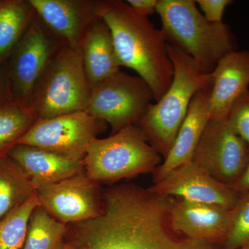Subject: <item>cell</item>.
<instances>
[{
    "instance_id": "1",
    "label": "cell",
    "mask_w": 249,
    "mask_h": 249,
    "mask_svg": "<svg viewBox=\"0 0 249 249\" xmlns=\"http://www.w3.org/2000/svg\"><path fill=\"white\" fill-rule=\"evenodd\" d=\"M170 201L134 185L114 187L105 193L99 215L74 224L67 240L86 249H223L174 231Z\"/></svg>"
},
{
    "instance_id": "2",
    "label": "cell",
    "mask_w": 249,
    "mask_h": 249,
    "mask_svg": "<svg viewBox=\"0 0 249 249\" xmlns=\"http://www.w3.org/2000/svg\"><path fill=\"white\" fill-rule=\"evenodd\" d=\"M98 15L109 27L118 61L151 88L156 102L171 85L173 65L161 29L136 14L126 1L97 0Z\"/></svg>"
},
{
    "instance_id": "3",
    "label": "cell",
    "mask_w": 249,
    "mask_h": 249,
    "mask_svg": "<svg viewBox=\"0 0 249 249\" xmlns=\"http://www.w3.org/2000/svg\"><path fill=\"white\" fill-rule=\"evenodd\" d=\"M156 12L167 44L189 56L201 73H212L224 55L236 50L229 26L210 22L194 0H159Z\"/></svg>"
},
{
    "instance_id": "4",
    "label": "cell",
    "mask_w": 249,
    "mask_h": 249,
    "mask_svg": "<svg viewBox=\"0 0 249 249\" xmlns=\"http://www.w3.org/2000/svg\"><path fill=\"white\" fill-rule=\"evenodd\" d=\"M167 47L173 65V81L138 123L150 145L164 157L173 146L192 99L198 91L213 85L212 73H201L186 54L168 44Z\"/></svg>"
},
{
    "instance_id": "5",
    "label": "cell",
    "mask_w": 249,
    "mask_h": 249,
    "mask_svg": "<svg viewBox=\"0 0 249 249\" xmlns=\"http://www.w3.org/2000/svg\"><path fill=\"white\" fill-rule=\"evenodd\" d=\"M83 162L93 181L113 183L155 170L160 156L142 129L132 124L107 138L94 139Z\"/></svg>"
},
{
    "instance_id": "6",
    "label": "cell",
    "mask_w": 249,
    "mask_h": 249,
    "mask_svg": "<svg viewBox=\"0 0 249 249\" xmlns=\"http://www.w3.org/2000/svg\"><path fill=\"white\" fill-rule=\"evenodd\" d=\"M91 89L79 49L66 45L36 85L33 109L38 119L86 111Z\"/></svg>"
},
{
    "instance_id": "7",
    "label": "cell",
    "mask_w": 249,
    "mask_h": 249,
    "mask_svg": "<svg viewBox=\"0 0 249 249\" xmlns=\"http://www.w3.org/2000/svg\"><path fill=\"white\" fill-rule=\"evenodd\" d=\"M66 45L36 13L7 60L11 102L33 109L36 85L50 62Z\"/></svg>"
},
{
    "instance_id": "8",
    "label": "cell",
    "mask_w": 249,
    "mask_h": 249,
    "mask_svg": "<svg viewBox=\"0 0 249 249\" xmlns=\"http://www.w3.org/2000/svg\"><path fill=\"white\" fill-rule=\"evenodd\" d=\"M153 100V91L145 80L119 71L91 88L86 111L110 124L116 133L138 124Z\"/></svg>"
},
{
    "instance_id": "9",
    "label": "cell",
    "mask_w": 249,
    "mask_h": 249,
    "mask_svg": "<svg viewBox=\"0 0 249 249\" xmlns=\"http://www.w3.org/2000/svg\"><path fill=\"white\" fill-rule=\"evenodd\" d=\"M107 123L86 111L37 119L18 144L45 149L73 160H84L93 141Z\"/></svg>"
},
{
    "instance_id": "10",
    "label": "cell",
    "mask_w": 249,
    "mask_h": 249,
    "mask_svg": "<svg viewBox=\"0 0 249 249\" xmlns=\"http://www.w3.org/2000/svg\"><path fill=\"white\" fill-rule=\"evenodd\" d=\"M249 158L248 145L224 119L209 121L192 160L219 182L233 188Z\"/></svg>"
},
{
    "instance_id": "11",
    "label": "cell",
    "mask_w": 249,
    "mask_h": 249,
    "mask_svg": "<svg viewBox=\"0 0 249 249\" xmlns=\"http://www.w3.org/2000/svg\"><path fill=\"white\" fill-rule=\"evenodd\" d=\"M40 205L51 215L64 224H79L101 213L102 201L98 183L85 169L57 182L36 190Z\"/></svg>"
},
{
    "instance_id": "12",
    "label": "cell",
    "mask_w": 249,
    "mask_h": 249,
    "mask_svg": "<svg viewBox=\"0 0 249 249\" xmlns=\"http://www.w3.org/2000/svg\"><path fill=\"white\" fill-rule=\"evenodd\" d=\"M149 190L160 196L229 209L235 207L240 196L193 160L172 170Z\"/></svg>"
},
{
    "instance_id": "13",
    "label": "cell",
    "mask_w": 249,
    "mask_h": 249,
    "mask_svg": "<svg viewBox=\"0 0 249 249\" xmlns=\"http://www.w3.org/2000/svg\"><path fill=\"white\" fill-rule=\"evenodd\" d=\"M232 209L171 198L169 221L180 235L222 246L227 240Z\"/></svg>"
},
{
    "instance_id": "14",
    "label": "cell",
    "mask_w": 249,
    "mask_h": 249,
    "mask_svg": "<svg viewBox=\"0 0 249 249\" xmlns=\"http://www.w3.org/2000/svg\"><path fill=\"white\" fill-rule=\"evenodd\" d=\"M36 14L65 43L79 49L87 30L99 16L97 0H29Z\"/></svg>"
},
{
    "instance_id": "15",
    "label": "cell",
    "mask_w": 249,
    "mask_h": 249,
    "mask_svg": "<svg viewBox=\"0 0 249 249\" xmlns=\"http://www.w3.org/2000/svg\"><path fill=\"white\" fill-rule=\"evenodd\" d=\"M212 75L211 120H224L236 100L249 89V52H229L218 62Z\"/></svg>"
},
{
    "instance_id": "16",
    "label": "cell",
    "mask_w": 249,
    "mask_h": 249,
    "mask_svg": "<svg viewBox=\"0 0 249 249\" xmlns=\"http://www.w3.org/2000/svg\"><path fill=\"white\" fill-rule=\"evenodd\" d=\"M211 89L210 87L198 91L192 99L173 146L164 157L163 163L155 170V183L160 181L172 170L193 160L198 144L211 121Z\"/></svg>"
},
{
    "instance_id": "17",
    "label": "cell",
    "mask_w": 249,
    "mask_h": 249,
    "mask_svg": "<svg viewBox=\"0 0 249 249\" xmlns=\"http://www.w3.org/2000/svg\"><path fill=\"white\" fill-rule=\"evenodd\" d=\"M8 156L20 165L36 190L85 169L83 160H71L45 149L24 144L15 145Z\"/></svg>"
},
{
    "instance_id": "18",
    "label": "cell",
    "mask_w": 249,
    "mask_h": 249,
    "mask_svg": "<svg viewBox=\"0 0 249 249\" xmlns=\"http://www.w3.org/2000/svg\"><path fill=\"white\" fill-rule=\"evenodd\" d=\"M79 50L91 88L121 71L110 29L100 16L87 30Z\"/></svg>"
},
{
    "instance_id": "19",
    "label": "cell",
    "mask_w": 249,
    "mask_h": 249,
    "mask_svg": "<svg viewBox=\"0 0 249 249\" xmlns=\"http://www.w3.org/2000/svg\"><path fill=\"white\" fill-rule=\"evenodd\" d=\"M35 14L29 0L0 1V64L4 65Z\"/></svg>"
},
{
    "instance_id": "20",
    "label": "cell",
    "mask_w": 249,
    "mask_h": 249,
    "mask_svg": "<svg viewBox=\"0 0 249 249\" xmlns=\"http://www.w3.org/2000/svg\"><path fill=\"white\" fill-rule=\"evenodd\" d=\"M27 174L9 156L0 157V220L35 194Z\"/></svg>"
},
{
    "instance_id": "21",
    "label": "cell",
    "mask_w": 249,
    "mask_h": 249,
    "mask_svg": "<svg viewBox=\"0 0 249 249\" xmlns=\"http://www.w3.org/2000/svg\"><path fill=\"white\" fill-rule=\"evenodd\" d=\"M68 231L67 224L51 215L40 205L29 218L22 249H62Z\"/></svg>"
},
{
    "instance_id": "22",
    "label": "cell",
    "mask_w": 249,
    "mask_h": 249,
    "mask_svg": "<svg viewBox=\"0 0 249 249\" xmlns=\"http://www.w3.org/2000/svg\"><path fill=\"white\" fill-rule=\"evenodd\" d=\"M37 119L34 109L11 101L0 103V157L8 155Z\"/></svg>"
},
{
    "instance_id": "23",
    "label": "cell",
    "mask_w": 249,
    "mask_h": 249,
    "mask_svg": "<svg viewBox=\"0 0 249 249\" xmlns=\"http://www.w3.org/2000/svg\"><path fill=\"white\" fill-rule=\"evenodd\" d=\"M40 206L37 193L0 220V249H22L29 218Z\"/></svg>"
},
{
    "instance_id": "24",
    "label": "cell",
    "mask_w": 249,
    "mask_h": 249,
    "mask_svg": "<svg viewBox=\"0 0 249 249\" xmlns=\"http://www.w3.org/2000/svg\"><path fill=\"white\" fill-rule=\"evenodd\" d=\"M249 245V193L240 196L232 209L230 229L223 249H238Z\"/></svg>"
},
{
    "instance_id": "25",
    "label": "cell",
    "mask_w": 249,
    "mask_h": 249,
    "mask_svg": "<svg viewBox=\"0 0 249 249\" xmlns=\"http://www.w3.org/2000/svg\"><path fill=\"white\" fill-rule=\"evenodd\" d=\"M226 119L249 148V89L236 100Z\"/></svg>"
},
{
    "instance_id": "26",
    "label": "cell",
    "mask_w": 249,
    "mask_h": 249,
    "mask_svg": "<svg viewBox=\"0 0 249 249\" xmlns=\"http://www.w3.org/2000/svg\"><path fill=\"white\" fill-rule=\"evenodd\" d=\"M231 0H197L205 18L212 23L223 22L222 18L224 11L229 5L232 4Z\"/></svg>"
},
{
    "instance_id": "27",
    "label": "cell",
    "mask_w": 249,
    "mask_h": 249,
    "mask_svg": "<svg viewBox=\"0 0 249 249\" xmlns=\"http://www.w3.org/2000/svg\"><path fill=\"white\" fill-rule=\"evenodd\" d=\"M159 0H127L126 2L136 13L142 17H148L157 10Z\"/></svg>"
},
{
    "instance_id": "28",
    "label": "cell",
    "mask_w": 249,
    "mask_h": 249,
    "mask_svg": "<svg viewBox=\"0 0 249 249\" xmlns=\"http://www.w3.org/2000/svg\"><path fill=\"white\" fill-rule=\"evenodd\" d=\"M11 101L9 78L6 66L0 64V103Z\"/></svg>"
},
{
    "instance_id": "29",
    "label": "cell",
    "mask_w": 249,
    "mask_h": 249,
    "mask_svg": "<svg viewBox=\"0 0 249 249\" xmlns=\"http://www.w3.org/2000/svg\"><path fill=\"white\" fill-rule=\"evenodd\" d=\"M232 188L240 196L249 193V158L242 176Z\"/></svg>"
},
{
    "instance_id": "30",
    "label": "cell",
    "mask_w": 249,
    "mask_h": 249,
    "mask_svg": "<svg viewBox=\"0 0 249 249\" xmlns=\"http://www.w3.org/2000/svg\"><path fill=\"white\" fill-rule=\"evenodd\" d=\"M62 249H86L83 246L78 245L71 241L65 240V245Z\"/></svg>"
},
{
    "instance_id": "31",
    "label": "cell",
    "mask_w": 249,
    "mask_h": 249,
    "mask_svg": "<svg viewBox=\"0 0 249 249\" xmlns=\"http://www.w3.org/2000/svg\"><path fill=\"white\" fill-rule=\"evenodd\" d=\"M238 249H249V245L244 246V247H241V248Z\"/></svg>"
}]
</instances>
